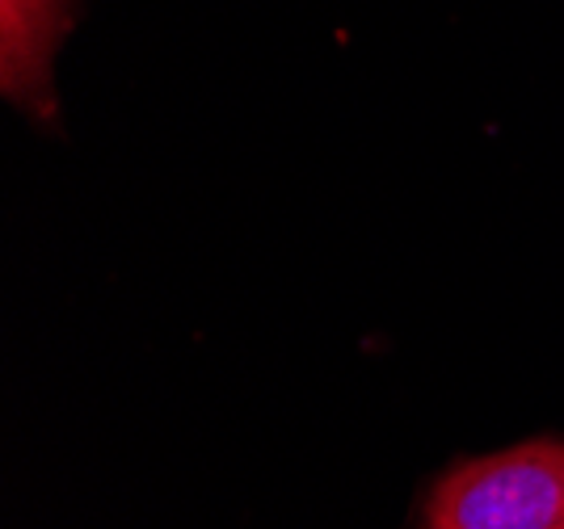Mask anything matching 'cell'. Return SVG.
Returning <instances> with one entry per match:
<instances>
[{
	"mask_svg": "<svg viewBox=\"0 0 564 529\" xmlns=\"http://www.w3.org/2000/svg\"><path fill=\"white\" fill-rule=\"evenodd\" d=\"M425 529H564V441L480 454L434 484Z\"/></svg>",
	"mask_w": 564,
	"mask_h": 529,
	"instance_id": "6da1fadb",
	"label": "cell"
},
{
	"mask_svg": "<svg viewBox=\"0 0 564 529\" xmlns=\"http://www.w3.org/2000/svg\"><path fill=\"white\" fill-rule=\"evenodd\" d=\"M72 0H0V89L34 118L55 110V55Z\"/></svg>",
	"mask_w": 564,
	"mask_h": 529,
	"instance_id": "7a4b0ae2",
	"label": "cell"
}]
</instances>
